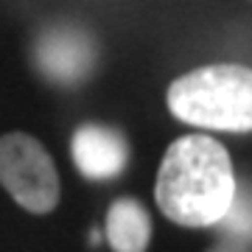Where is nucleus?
Returning <instances> with one entry per match:
<instances>
[{"label":"nucleus","mask_w":252,"mask_h":252,"mask_svg":"<svg viewBox=\"0 0 252 252\" xmlns=\"http://www.w3.org/2000/svg\"><path fill=\"white\" fill-rule=\"evenodd\" d=\"M235 168L210 135H182L162 154L154 199L162 216L180 227H213L235 193Z\"/></svg>","instance_id":"obj_1"},{"label":"nucleus","mask_w":252,"mask_h":252,"mask_svg":"<svg viewBox=\"0 0 252 252\" xmlns=\"http://www.w3.org/2000/svg\"><path fill=\"white\" fill-rule=\"evenodd\" d=\"M165 104L177 121L210 132L252 129V73L244 64H205L174 79Z\"/></svg>","instance_id":"obj_2"},{"label":"nucleus","mask_w":252,"mask_h":252,"mask_svg":"<svg viewBox=\"0 0 252 252\" xmlns=\"http://www.w3.org/2000/svg\"><path fill=\"white\" fill-rule=\"evenodd\" d=\"M0 185L23 210L45 216L59 205V171L54 157L34 135H0Z\"/></svg>","instance_id":"obj_3"},{"label":"nucleus","mask_w":252,"mask_h":252,"mask_svg":"<svg viewBox=\"0 0 252 252\" xmlns=\"http://www.w3.org/2000/svg\"><path fill=\"white\" fill-rule=\"evenodd\" d=\"M34 64L48 81L73 87L90 76L93 64H95V45H93L90 34L76 26L48 28L36 39Z\"/></svg>","instance_id":"obj_4"},{"label":"nucleus","mask_w":252,"mask_h":252,"mask_svg":"<svg viewBox=\"0 0 252 252\" xmlns=\"http://www.w3.org/2000/svg\"><path fill=\"white\" fill-rule=\"evenodd\" d=\"M73 162L81 177L95 182L115 180L129 165V140L121 129L107 124H81L70 140Z\"/></svg>","instance_id":"obj_5"},{"label":"nucleus","mask_w":252,"mask_h":252,"mask_svg":"<svg viewBox=\"0 0 252 252\" xmlns=\"http://www.w3.org/2000/svg\"><path fill=\"white\" fill-rule=\"evenodd\" d=\"M104 235L112 252H146L152 244V216L132 196H121L112 202L104 219Z\"/></svg>","instance_id":"obj_6"},{"label":"nucleus","mask_w":252,"mask_h":252,"mask_svg":"<svg viewBox=\"0 0 252 252\" xmlns=\"http://www.w3.org/2000/svg\"><path fill=\"white\" fill-rule=\"evenodd\" d=\"M207 252H250V238H244V235H221V241L216 247H210Z\"/></svg>","instance_id":"obj_7"}]
</instances>
